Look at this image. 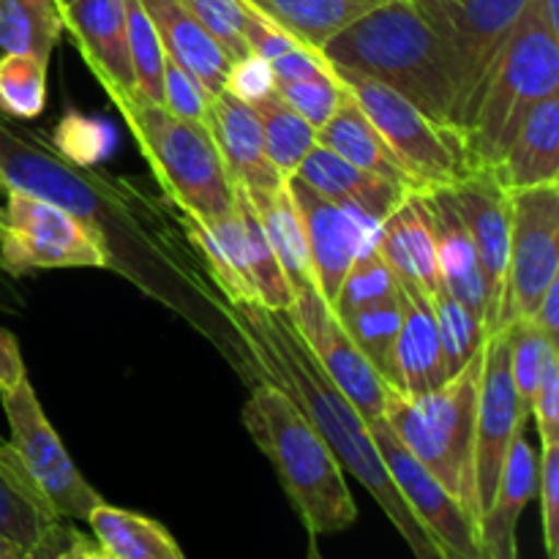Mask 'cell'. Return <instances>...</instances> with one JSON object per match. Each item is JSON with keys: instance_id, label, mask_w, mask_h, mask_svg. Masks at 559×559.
I'll use <instances>...</instances> for the list:
<instances>
[{"instance_id": "16", "label": "cell", "mask_w": 559, "mask_h": 559, "mask_svg": "<svg viewBox=\"0 0 559 559\" xmlns=\"http://www.w3.org/2000/svg\"><path fill=\"white\" fill-rule=\"evenodd\" d=\"M287 186L304 222L314 287L328 304H333L353 262L377 246L380 224L364 213L336 205L295 175H289Z\"/></svg>"}, {"instance_id": "18", "label": "cell", "mask_w": 559, "mask_h": 559, "mask_svg": "<svg viewBox=\"0 0 559 559\" xmlns=\"http://www.w3.org/2000/svg\"><path fill=\"white\" fill-rule=\"evenodd\" d=\"M60 20L107 96H134L136 82L126 36V0H74L60 9Z\"/></svg>"}, {"instance_id": "30", "label": "cell", "mask_w": 559, "mask_h": 559, "mask_svg": "<svg viewBox=\"0 0 559 559\" xmlns=\"http://www.w3.org/2000/svg\"><path fill=\"white\" fill-rule=\"evenodd\" d=\"M243 194L249 197L251 207L257 211L262 233H265L289 287L298 289L304 284H314L309 265V249H306L304 222H300L293 194H289L287 180L273 186V189H243Z\"/></svg>"}, {"instance_id": "45", "label": "cell", "mask_w": 559, "mask_h": 559, "mask_svg": "<svg viewBox=\"0 0 559 559\" xmlns=\"http://www.w3.org/2000/svg\"><path fill=\"white\" fill-rule=\"evenodd\" d=\"M538 502L546 559H559V445L540 448Z\"/></svg>"}, {"instance_id": "43", "label": "cell", "mask_w": 559, "mask_h": 559, "mask_svg": "<svg viewBox=\"0 0 559 559\" xmlns=\"http://www.w3.org/2000/svg\"><path fill=\"white\" fill-rule=\"evenodd\" d=\"M273 87H276L278 96H282L289 107L298 109L314 129L325 126V120L336 112L338 104L349 96L347 85L338 80V74L298 82L273 80Z\"/></svg>"}, {"instance_id": "19", "label": "cell", "mask_w": 559, "mask_h": 559, "mask_svg": "<svg viewBox=\"0 0 559 559\" xmlns=\"http://www.w3.org/2000/svg\"><path fill=\"white\" fill-rule=\"evenodd\" d=\"M205 129L222 156L224 169L233 186L240 189H273L284 183V175L271 164L262 140V126L254 107L227 87L211 98Z\"/></svg>"}, {"instance_id": "23", "label": "cell", "mask_w": 559, "mask_h": 559, "mask_svg": "<svg viewBox=\"0 0 559 559\" xmlns=\"http://www.w3.org/2000/svg\"><path fill=\"white\" fill-rule=\"evenodd\" d=\"M538 459L540 453H535L524 429H519L508 448L495 500L480 519L478 538L484 559H519L516 527L524 508L538 491Z\"/></svg>"}, {"instance_id": "28", "label": "cell", "mask_w": 559, "mask_h": 559, "mask_svg": "<svg viewBox=\"0 0 559 559\" xmlns=\"http://www.w3.org/2000/svg\"><path fill=\"white\" fill-rule=\"evenodd\" d=\"M317 145L328 147V151L342 156L344 162L355 164V167L369 169V173L382 175V178L393 180V183H402L407 189L418 191L407 169L399 164V158L393 156V151L385 145L380 131L366 118V112L358 107L353 96L344 98L336 112L325 120V126L317 129Z\"/></svg>"}, {"instance_id": "26", "label": "cell", "mask_w": 559, "mask_h": 559, "mask_svg": "<svg viewBox=\"0 0 559 559\" xmlns=\"http://www.w3.org/2000/svg\"><path fill=\"white\" fill-rule=\"evenodd\" d=\"M491 175L508 191L559 183V93L530 109Z\"/></svg>"}, {"instance_id": "54", "label": "cell", "mask_w": 559, "mask_h": 559, "mask_svg": "<svg viewBox=\"0 0 559 559\" xmlns=\"http://www.w3.org/2000/svg\"><path fill=\"white\" fill-rule=\"evenodd\" d=\"M0 191H5V178H3V169H0Z\"/></svg>"}, {"instance_id": "51", "label": "cell", "mask_w": 559, "mask_h": 559, "mask_svg": "<svg viewBox=\"0 0 559 559\" xmlns=\"http://www.w3.org/2000/svg\"><path fill=\"white\" fill-rule=\"evenodd\" d=\"M0 311L3 314H22L25 311V295L14 284V278L5 276L0 267Z\"/></svg>"}, {"instance_id": "27", "label": "cell", "mask_w": 559, "mask_h": 559, "mask_svg": "<svg viewBox=\"0 0 559 559\" xmlns=\"http://www.w3.org/2000/svg\"><path fill=\"white\" fill-rule=\"evenodd\" d=\"M145 14L156 27L162 47L178 66L200 80L211 96L224 91L229 74L227 55L218 49L211 33L197 22V16L186 9L183 0H140Z\"/></svg>"}, {"instance_id": "39", "label": "cell", "mask_w": 559, "mask_h": 559, "mask_svg": "<svg viewBox=\"0 0 559 559\" xmlns=\"http://www.w3.org/2000/svg\"><path fill=\"white\" fill-rule=\"evenodd\" d=\"M126 36H129V58L134 69L136 96L153 104H162L164 96V60L167 52L162 47L151 16L145 14L140 0H126Z\"/></svg>"}, {"instance_id": "35", "label": "cell", "mask_w": 559, "mask_h": 559, "mask_svg": "<svg viewBox=\"0 0 559 559\" xmlns=\"http://www.w3.org/2000/svg\"><path fill=\"white\" fill-rule=\"evenodd\" d=\"M344 331L349 333L355 347L364 353L371 369L391 385L393 371V347H396L399 325H402V298L377 300V304L364 306L347 317H338Z\"/></svg>"}, {"instance_id": "55", "label": "cell", "mask_w": 559, "mask_h": 559, "mask_svg": "<svg viewBox=\"0 0 559 559\" xmlns=\"http://www.w3.org/2000/svg\"><path fill=\"white\" fill-rule=\"evenodd\" d=\"M69 3H74V0H58L60 9H66V5H69Z\"/></svg>"}, {"instance_id": "50", "label": "cell", "mask_w": 559, "mask_h": 559, "mask_svg": "<svg viewBox=\"0 0 559 559\" xmlns=\"http://www.w3.org/2000/svg\"><path fill=\"white\" fill-rule=\"evenodd\" d=\"M66 527H69L66 522L52 524V527H49L47 533L38 538V544L27 551L25 559H58L60 546H63V540H66Z\"/></svg>"}, {"instance_id": "47", "label": "cell", "mask_w": 559, "mask_h": 559, "mask_svg": "<svg viewBox=\"0 0 559 559\" xmlns=\"http://www.w3.org/2000/svg\"><path fill=\"white\" fill-rule=\"evenodd\" d=\"M227 87L229 93H235L243 102H254V98L265 96L267 91H273V71L271 66L265 63L257 55H249V58L238 60V63L229 66L227 74Z\"/></svg>"}, {"instance_id": "20", "label": "cell", "mask_w": 559, "mask_h": 559, "mask_svg": "<svg viewBox=\"0 0 559 559\" xmlns=\"http://www.w3.org/2000/svg\"><path fill=\"white\" fill-rule=\"evenodd\" d=\"M402 298V325L393 347L391 388L407 396L429 393L448 380L442 360L440 331L431 295L409 282H399Z\"/></svg>"}, {"instance_id": "22", "label": "cell", "mask_w": 559, "mask_h": 559, "mask_svg": "<svg viewBox=\"0 0 559 559\" xmlns=\"http://www.w3.org/2000/svg\"><path fill=\"white\" fill-rule=\"evenodd\" d=\"M295 178L309 183L311 189L320 191L322 197H328L336 205L374 218L377 224L385 222L393 213V207L404 197L413 194V189H407V186L393 183V180L382 178V175L355 167V164L344 162L342 156H336V153H331L322 145H314L306 153L300 167L295 169Z\"/></svg>"}, {"instance_id": "12", "label": "cell", "mask_w": 559, "mask_h": 559, "mask_svg": "<svg viewBox=\"0 0 559 559\" xmlns=\"http://www.w3.org/2000/svg\"><path fill=\"white\" fill-rule=\"evenodd\" d=\"M559 276V183L511 191L506 293L500 328L533 320L540 298Z\"/></svg>"}, {"instance_id": "13", "label": "cell", "mask_w": 559, "mask_h": 559, "mask_svg": "<svg viewBox=\"0 0 559 559\" xmlns=\"http://www.w3.org/2000/svg\"><path fill=\"white\" fill-rule=\"evenodd\" d=\"M287 317L295 331H298V336L304 338L311 358L322 366V371L331 377L333 385L349 399V404L358 409L360 418L366 424L382 418L388 382L371 369L364 353L355 347L336 311L317 293L314 284H304V287L293 289V306L287 309Z\"/></svg>"}, {"instance_id": "15", "label": "cell", "mask_w": 559, "mask_h": 559, "mask_svg": "<svg viewBox=\"0 0 559 559\" xmlns=\"http://www.w3.org/2000/svg\"><path fill=\"white\" fill-rule=\"evenodd\" d=\"M527 426V415L519 407L516 388L508 364L506 328L486 336L484 369H480L478 420H475V500L478 527L500 486L502 464L519 429Z\"/></svg>"}, {"instance_id": "48", "label": "cell", "mask_w": 559, "mask_h": 559, "mask_svg": "<svg viewBox=\"0 0 559 559\" xmlns=\"http://www.w3.org/2000/svg\"><path fill=\"white\" fill-rule=\"evenodd\" d=\"M533 322L540 328L546 338L559 347V276L549 284V289L540 298L538 309H535Z\"/></svg>"}, {"instance_id": "53", "label": "cell", "mask_w": 559, "mask_h": 559, "mask_svg": "<svg viewBox=\"0 0 559 559\" xmlns=\"http://www.w3.org/2000/svg\"><path fill=\"white\" fill-rule=\"evenodd\" d=\"M306 559H325L320 551V544H317L314 535H309V551H306Z\"/></svg>"}, {"instance_id": "44", "label": "cell", "mask_w": 559, "mask_h": 559, "mask_svg": "<svg viewBox=\"0 0 559 559\" xmlns=\"http://www.w3.org/2000/svg\"><path fill=\"white\" fill-rule=\"evenodd\" d=\"M211 93L200 85L194 74L175 63L167 55L164 60V96L162 107L169 109L178 118L191 120V123H207V109H211Z\"/></svg>"}, {"instance_id": "17", "label": "cell", "mask_w": 559, "mask_h": 559, "mask_svg": "<svg viewBox=\"0 0 559 559\" xmlns=\"http://www.w3.org/2000/svg\"><path fill=\"white\" fill-rule=\"evenodd\" d=\"M478 251L486 278V336L500 331L502 293L508 271V238H511V191L502 189L491 169H469L456 183L445 186Z\"/></svg>"}, {"instance_id": "11", "label": "cell", "mask_w": 559, "mask_h": 559, "mask_svg": "<svg viewBox=\"0 0 559 559\" xmlns=\"http://www.w3.org/2000/svg\"><path fill=\"white\" fill-rule=\"evenodd\" d=\"M0 404H3L5 420L11 429V448L22 459L25 469L52 511L63 522H87L93 508L98 506L102 495L85 480L76 469L71 456L66 453L58 431L49 426L25 366L11 374L0 377Z\"/></svg>"}, {"instance_id": "46", "label": "cell", "mask_w": 559, "mask_h": 559, "mask_svg": "<svg viewBox=\"0 0 559 559\" xmlns=\"http://www.w3.org/2000/svg\"><path fill=\"white\" fill-rule=\"evenodd\" d=\"M530 415L538 424L540 448L559 445V347H551L546 355L544 374H540Z\"/></svg>"}, {"instance_id": "40", "label": "cell", "mask_w": 559, "mask_h": 559, "mask_svg": "<svg viewBox=\"0 0 559 559\" xmlns=\"http://www.w3.org/2000/svg\"><path fill=\"white\" fill-rule=\"evenodd\" d=\"M508 338V364H511V380L516 388L519 407L530 418V407H533L535 391H538L540 374H544L546 355H549L551 344L549 338L540 333V328L533 320H513L506 325Z\"/></svg>"}, {"instance_id": "41", "label": "cell", "mask_w": 559, "mask_h": 559, "mask_svg": "<svg viewBox=\"0 0 559 559\" xmlns=\"http://www.w3.org/2000/svg\"><path fill=\"white\" fill-rule=\"evenodd\" d=\"M393 295H399L396 273L382 260L377 246H371L369 251H364L353 262V267L344 276L342 287H338L336 298H333L331 309L336 311V317H347L353 311L364 309V306L377 304V300L393 298Z\"/></svg>"}, {"instance_id": "37", "label": "cell", "mask_w": 559, "mask_h": 559, "mask_svg": "<svg viewBox=\"0 0 559 559\" xmlns=\"http://www.w3.org/2000/svg\"><path fill=\"white\" fill-rule=\"evenodd\" d=\"M47 104V63L33 55H0V115L33 120Z\"/></svg>"}, {"instance_id": "24", "label": "cell", "mask_w": 559, "mask_h": 559, "mask_svg": "<svg viewBox=\"0 0 559 559\" xmlns=\"http://www.w3.org/2000/svg\"><path fill=\"white\" fill-rule=\"evenodd\" d=\"M186 240L205 262V271L227 304H257L254 278L246 251V233L238 205L216 222H202L191 213H175Z\"/></svg>"}, {"instance_id": "42", "label": "cell", "mask_w": 559, "mask_h": 559, "mask_svg": "<svg viewBox=\"0 0 559 559\" xmlns=\"http://www.w3.org/2000/svg\"><path fill=\"white\" fill-rule=\"evenodd\" d=\"M183 3L197 16V22L211 33L229 63L249 58V44L243 38L246 16H249L246 0H183Z\"/></svg>"}, {"instance_id": "25", "label": "cell", "mask_w": 559, "mask_h": 559, "mask_svg": "<svg viewBox=\"0 0 559 559\" xmlns=\"http://www.w3.org/2000/svg\"><path fill=\"white\" fill-rule=\"evenodd\" d=\"M431 216H435V238H437V262H440L442 287L453 295L462 306H467L486 328V306H489V293H486V278L480 271L478 251L469 240L467 227L459 216L448 189L426 191Z\"/></svg>"}, {"instance_id": "36", "label": "cell", "mask_w": 559, "mask_h": 559, "mask_svg": "<svg viewBox=\"0 0 559 559\" xmlns=\"http://www.w3.org/2000/svg\"><path fill=\"white\" fill-rule=\"evenodd\" d=\"M235 205H238L240 222H243L246 251H249V267L251 278H254L257 304L265 306V309L271 311H287L289 306H293V287H289L282 265H278L276 254H273L265 233H262L257 211L251 207L243 189H238V186H235Z\"/></svg>"}, {"instance_id": "29", "label": "cell", "mask_w": 559, "mask_h": 559, "mask_svg": "<svg viewBox=\"0 0 559 559\" xmlns=\"http://www.w3.org/2000/svg\"><path fill=\"white\" fill-rule=\"evenodd\" d=\"M58 522L63 519L52 511L11 442L0 440V535L31 551Z\"/></svg>"}, {"instance_id": "1", "label": "cell", "mask_w": 559, "mask_h": 559, "mask_svg": "<svg viewBox=\"0 0 559 559\" xmlns=\"http://www.w3.org/2000/svg\"><path fill=\"white\" fill-rule=\"evenodd\" d=\"M0 169L5 189H22L74 213L98 235L109 267L205 336L243 380H251L227 300L207 282L156 200L129 180L93 173L38 131L0 115Z\"/></svg>"}, {"instance_id": "9", "label": "cell", "mask_w": 559, "mask_h": 559, "mask_svg": "<svg viewBox=\"0 0 559 559\" xmlns=\"http://www.w3.org/2000/svg\"><path fill=\"white\" fill-rule=\"evenodd\" d=\"M336 74L347 85L349 96L364 109L366 118L380 131L399 164L407 169L418 191L442 189L469 173L456 131L442 129L429 115L420 112L415 104H409L382 82L353 74V71H336Z\"/></svg>"}, {"instance_id": "10", "label": "cell", "mask_w": 559, "mask_h": 559, "mask_svg": "<svg viewBox=\"0 0 559 559\" xmlns=\"http://www.w3.org/2000/svg\"><path fill=\"white\" fill-rule=\"evenodd\" d=\"M0 267L5 276H27L49 267H104L107 249L74 213L22 189H5L0 205Z\"/></svg>"}, {"instance_id": "6", "label": "cell", "mask_w": 559, "mask_h": 559, "mask_svg": "<svg viewBox=\"0 0 559 559\" xmlns=\"http://www.w3.org/2000/svg\"><path fill=\"white\" fill-rule=\"evenodd\" d=\"M559 93V38L524 9L462 129L469 169H495L530 109Z\"/></svg>"}, {"instance_id": "49", "label": "cell", "mask_w": 559, "mask_h": 559, "mask_svg": "<svg viewBox=\"0 0 559 559\" xmlns=\"http://www.w3.org/2000/svg\"><path fill=\"white\" fill-rule=\"evenodd\" d=\"M58 559H112V557L102 549V544H98L96 538L80 533V530H74L69 524V527H66V540L63 546H60Z\"/></svg>"}, {"instance_id": "33", "label": "cell", "mask_w": 559, "mask_h": 559, "mask_svg": "<svg viewBox=\"0 0 559 559\" xmlns=\"http://www.w3.org/2000/svg\"><path fill=\"white\" fill-rule=\"evenodd\" d=\"M251 107H254L257 118H260L267 158H271V164L284 178H289L300 167L306 153L317 145V129L298 109H293L278 96L276 87L267 91L265 96L254 98Z\"/></svg>"}, {"instance_id": "5", "label": "cell", "mask_w": 559, "mask_h": 559, "mask_svg": "<svg viewBox=\"0 0 559 559\" xmlns=\"http://www.w3.org/2000/svg\"><path fill=\"white\" fill-rule=\"evenodd\" d=\"M484 349L448 377L440 388L418 396L385 388L382 418L404 448L435 475L478 527L475 500V420H478Z\"/></svg>"}, {"instance_id": "3", "label": "cell", "mask_w": 559, "mask_h": 559, "mask_svg": "<svg viewBox=\"0 0 559 559\" xmlns=\"http://www.w3.org/2000/svg\"><path fill=\"white\" fill-rule=\"evenodd\" d=\"M243 426L276 469L306 533L322 538L353 527L358 506L349 495L344 467L287 391L267 380L251 382Z\"/></svg>"}, {"instance_id": "21", "label": "cell", "mask_w": 559, "mask_h": 559, "mask_svg": "<svg viewBox=\"0 0 559 559\" xmlns=\"http://www.w3.org/2000/svg\"><path fill=\"white\" fill-rule=\"evenodd\" d=\"M377 251L391 265L399 282H409L429 295L440 293L442 276L437 262L435 216H431L426 191L404 197L391 216L380 224Z\"/></svg>"}, {"instance_id": "34", "label": "cell", "mask_w": 559, "mask_h": 559, "mask_svg": "<svg viewBox=\"0 0 559 559\" xmlns=\"http://www.w3.org/2000/svg\"><path fill=\"white\" fill-rule=\"evenodd\" d=\"M60 33L58 0H0V52L33 55L49 63Z\"/></svg>"}, {"instance_id": "52", "label": "cell", "mask_w": 559, "mask_h": 559, "mask_svg": "<svg viewBox=\"0 0 559 559\" xmlns=\"http://www.w3.org/2000/svg\"><path fill=\"white\" fill-rule=\"evenodd\" d=\"M25 555L27 551L22 549V546H16L14 540H9L0 535V559H25Z\"/></svg>"}, {"instance_id": "2", "label": "cell", "mask_w": 559, "mask_h": 559, "mask_svg": "<svg viewBox=\"0 0 559 559\" xmlns=\"http://www.w3.org/2000/svg\"><path fill=\"white\" fill-rule=\"evenodd\" d=\"M227 311L229 322L243 344L251 382L267 380L293 396L300 413L331 445L338 464L369 489V495L391 519L415 559H448L426 533L424 524L409 511L404 497L399 495L396 484L371 440L369 424L360 418L349 399L333 385L322 366L311 358L304 338L289 322L287 311H271L260 304H227Z\"/></svg>"}, {"instance_id": "38", "label": "cell", "mask_w": 559, "mask_h": 559, "mask_svg": "<svg viewBox=\"0 0 559 559\" xmlns=\"http://www.w3.org/2000/svg\"><path fill=\"white\" fill-rule=\"evenodd\" d=\"M431 304H435L437 331H440L442 360H445L448 377H453L484 349L486 328L445 287L431 295Z\"/></svg>"}, {"instance_id": "32", "label": "cell", "mask_w": 559, "mask_h": 559, "mask_svg": "<svg viewBox=\"0 0 559 559\" xmlns=\"http://www.w3.org/2000/svg\"><path fill=\"white\" fill-rule=\"evenodd\" d=\"M85 524L112 559H186L169 530L142 513L98 502Z\"/></svg>"}, {"instance_id": "7", "label": "cell", "mask_w": 559, "mask_h": 559, "mask_svg": "<svg viewBox=\"0 0 559 559\" xmlns=\"http://www.w3.org/2000/svg\"><path fill=\"white\" fill-rule=\"evenodd\" d=\"M109 102L126 120L175 211L191 213L202 222H216L233 211L235 186L205 126L178 118L136 93Z\"/></svg>"}, {"instance_id": "4", "label": "cell", "mask_w": 559, "mask_h": 559, "mask_svg": "<svg viewBox=\"0 0 559 559\" xmlns=\"http://www.w3.org/2000/svg\"><path fill=\"white\" fill-rule=\"evenodd\" d=\"M320 52L336 71L382 82L442 129L456 131L442 47L413 0H382L338 31Z\"/></svg>"}, {"instance_id": "8", "label": "cell", "mask_w": 559, "mask_h": 559, "mask_svg": "<svg viewBox=\"0 0 559 559\" xmlns=\"http://www.w3.org/2000/svg\"><path fill=\"white\" fill-rule=\"evenodd\" d=\"M527 3L530 0H413L442 47L456 134H462L469 109L478 102Z\"/></svg>"}, {"instance_id": "31", "label": "cell", "mask_w": 559, "mask_h": 559, "mask_svg": "<svg viewBox=\"0 0 559 559\" xmlns=\"http://www.w3.org/2000/svg\"><path fill=\"white\" fill-rule=\"evenodd\" d=\"M246 3L289 33L295 41L322 49L338 31L382 0H246Z\"/></svg>"}, {"instance_id": "14", "label": "cell", "mask_w": 559, "mask_h": 559, "mask_svg": "<svg viewBox=\"0 0 559 559\" xmlns=\"http://www.w3.org/2000/svg\"><path fill=\"white\" fill-rule=\"evenodd\" d=\"M369 431L399 495L404 497L415 519L424 524L431 540L440 546L442 555L448 559H484L478 527L473 524V519L442 489L440 480L399 442L388 420H369Z\"/></svg>"}]
</instances>
